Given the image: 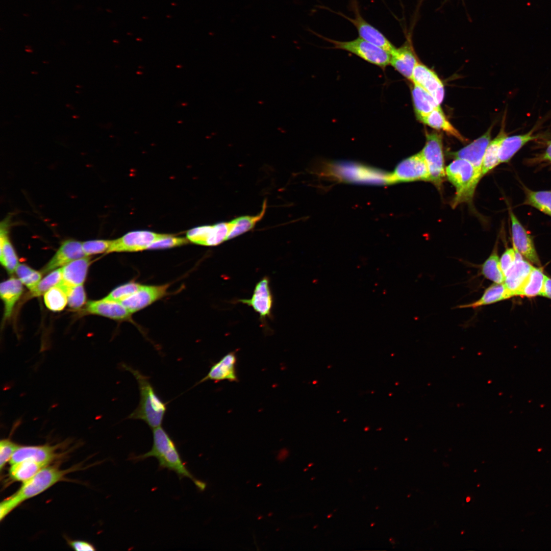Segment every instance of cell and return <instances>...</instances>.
I'll use <instances>...</instances> for the list:
<instances>
[{"label":"cell","instance_id":"30","mask_svg":"<svg viewBox=\"0 0 551 551\" xmlns=\"http://www.w3.org/2000/svg\"><path fill=\"white\" fill-rule=\"evenodd\" d=\"M420 121L431 128L441 130L462 142L466 141L459 132L447 119L440 107L434 110Z\"/></svg>","mask_w":551,"mask_h":551},{"label":"cell","instance_id":"21","mask_svg":"<svg viewBox=\"0 0 551 551\" xmlns=\"http://www.w3.org/2000/svg\"><path fill=\"white\" fill-rule=\"evenodd\" d=\"M85 311L90 314L101 315L116 320L129 321L131 319L132 314L121 303L104 298L88 302Z\"/></svg>","mask_w":551,"mask_h":551},{"label":"cell","instance_id":"45","mask_svg":"<svg viewBox=\"0 0 551 551\" xmlns=\"http://www.w3.org/2000/svg\"><path fill=\"white\" fill-rule=\"evenodd\" d=\"M19 505V503L13 495L2 502L0 504L1 520Z\"/></svg>","mask_w":551,"mask_h":551},{"label":"cell","instance_id":"42","mask_svg":"<svg viewBox=\"0 0 551 551\" xmlns=\"http://www.w3.org/2000/svg\"><path fill=\"white\" fill-rule=\"evenodd\" d=\"M188 241L187 238L168 235L153 242L149 245L148 249H165L179 246L187 244Z\"/></svg>","mask_w":551,"mask_h":551},{"label":"cell","instance_id":"4","mask_svg":"<svg viewBox=\"0 0 551 551\" xmlns=\"http://www.w3.org/2000/svg\"><path fill=\"white\" fill-rule=\"evenodd\" d=\"M445 174L456 188L452 207L455 208L463 203L470 202L480 181L471 163L465 159H455L445 168Z\"/></svg>","mask_w":551,"mask_h":551},{"label":"cell","instance_id":"9","mask_svg":"<svg viewBox=\"0 0 551 551\" xmlns=\"http://www.w3.org/2000/svg\"><path fill=\"white\" fill-rule=\"evenodd\" d=\"M352 8L354 13V18H350L340 12L338 14L355 27L360 38L383 48L391 54L396 47L384 34L362 17L356 0L352 1Z\"/></svg>","mask_w":551,"mask_h":551},{"label":"cell","instance_id":"36","mask_svg":"<svg viewBox=\"0 0 551 551\" xmlns=\"http://www.w3.org/2000/svg\"><path fill=\"white\" fill-rule=\"evenodd\" d=\"M44 302L50 310L55 312L62 311L68 303L67 293L58 284L44 294Z\"/></svg>","mask_w":551,"mask_h":551},{"label":"cell","instance_id":"33","mask_svg":"<svg viewBox=\"0 0 551 551\" xmlns=\"http://www.w3.org/2000/svg\"><path fill=\"white\" fill-rule=\"evenodd\" d=\"M525 198L523 204L532 206L551 216V191H533L524 188Z\"/></svg>","mask_w":551,"mask_h":551},{"label":"cell","instance_id":"41","mask_svg":"<svg viewBox=\"0 0 551 551\" xmlns=\"http://www.w3.org/2000/svg\"><path fill=\"white\" fill-rule=\"evenodd\" d=\"M112 240H93L82 242L83 251L87 256L107 252Z\"/></svg>","mask_w":551,"mask_h":551},{"label":"cell","instance_id":"17","mask_svg":"<svg viewBox=\"0 0 551 551\" xmlns=\"http://www.w3.org/2000/svg\"><path fill=\"white\" fill-rule=\"evenodd\" d=\"M87 256L84 253L82 242L75 240L63 242L56 254L42 270L43 273L51 272L61 266L76 259Z\"/></svg>","mask_w":551,"mask_h":551},{"label":"cell","instance_id":"8","mask_svg":"<svg viewBox=\"0 0 551 551\" xmlns=\"http://www.w3.org/2000/svg\"><path fill=\"white\" fill-rule=\"evenodd\" d=\"M168 235L148 231L129 232L123 236L112 240L106 253L134 252L148 249L149 245L153 242Z\"/></svg>","mask_w":551,"mask_h":551},{"label":"cell","instance_id":"31","mask_svg":"<svg viewBox=\"0 0 551 551\" xmlns=\"http://www.w3.org/2000/svg\"><path fill=\"white\" fill-rule=\"evenodd\" d=\"M267 208V201L264 200L262 210L254 216H242L230 221L231 230L228 240L237 237L253 229L264 216Z\"/></svg>","mask_w":551,"mask_h":551},{"label":"cell","instance_id":"37","mask_svg":"<svg viewBox=\"0 0 551 551\" xmlns=\"http://www.w3.org/2000/svg\"><path fill=\"white\" fill-rule=\"evenodd\" d=\"M62 280V268H58L52 271L40 280L34 289L31 290V296L37 297L44 294L51 288L57 285Z\"/></svg>","mask_w":551,"mask_h":551},{"label":"cell","instance_id":"19","mask_svg":"<svg viewBox=\"0 0 551 551\" xmlns=\"http://www.w3.org/2000/svg\"><path fill=\"white\" fill-rule=\"evenodd\" d=\"M515 251V262L506 274L504 282L511 297L517 296L534 267L530 262L525 260L518 252Z\"/></svg>","mask_w":551,"mask_h":551},{"label":"cell","instance_id":"28","mask_svg":"<svg viewBox=\"0 0 551 551\" xmlns=\"http://www.w3.org/2000/svg\"><path fill=\"white\" fill-rule=\"evenodd\" d=\"M505 119L499 133L488 144L483 160L482 166V177L494 169L499 163V152L503 140L508 135L505 130Z\"/></svg>","mask_w":551,"mask_h":551},{"label":"cell","instance_id":"3","mask_svg":"<svg viewBox=\"0 0 551 551\" xmlns=\"http://www.w3.org/2000/svg\"><path fill=\"white\" fill-rule=\"evenodd\" d=\"M324 172L328 177L344 183L379 185L395 184L392 172L352 161L328 163Z\"/></svg>","mask_w":551,"mask_h":551},{"label":"cell","instance_id":"26","mask_svg":"<svg viewBox=\"0 0 551 551\" xmlns=\"http://www.w3.org/2000/svg\"><path fill=\"white\" fill-rule=\"evenodd\" d=\"M8 220L3 221L0 230V261L8 272L12 274L18 265V260L9 237Z\"/></svg>","mask_w":551,"mask_h":551},{"label":"cell","instance_id":"27","mask_svg":"<svg viewBox=\"0 0 551 551\" xmlns=\"http://www.w3.org/2000/svg\"><path fill=\"white\" fill-rule=\"evenodd\" d=\"M411 94L415 114L419 120L440 107L430 93L417 84H414Z\"/></svg>","mask_w":551,"mask_h":551},{"label":"cell","instance_id":"29","mask_svg":"<svg viewBox=\"0 0 551 551\" xmlns=\"http://www.w3.org/2000/svg\"><path fill=\"white\" fill-rule=\"evenodd\" d=\"M511 297L504 283H494L489 286L477 300L458 306L459 308H476Z\"/></svg>","mask_w":551,"mask_h":551},{"label":"cell","instance_id":"2","mask_svg":"<svg viewBox=\"0 0 551 551\" xmlns=\"http://www.w3.org/2000/svg\"><path fill=\"white\" fill-rule=\"evenodd\" d=\"M122 367L130 372L136 379L140 395L137 407L127 418L142 420L152 429L161 426L167 411L168 403L163 400L157 394L148 377L124 363L122 364Z\"/></svg>","mask_w":551,"mask_h":551},{"label":"cell","instance_id":"40","mask_svg":"<svg viewBox=\"0 0 551 551\" xmlns=\"http://www.w3.org/2000/svg\"><path fill=\"white\" fill-rule=\"evenodd\" d=\"M68 305L74 309L83 306L86 302V293L83 285L72 286L67 291Z\"/></svg>","mask_w":551,"mask_h":551},{"label":"cell","instance_id":"10","mask_svg":"<svg viewBox=\"0 0 551 551\" xmlns=\"http://www.w3.org/2000/svg\"><path fill=\"white\" fill-rule=\"evenodd\" d=\"M394 183L429 181L427 166L420 152L400 162L392 172Z\"/></svg>","mask_w":551,"mask_h":551},{"label":"cell","instance_id":"34","mask_svg":"<svg viewBox=\"0 0 551 551\" xmlns=\"http://www.w3.org/2000/svg\"><path fill=\"white\" fill-rule=\"evenodd\" d=\"M545 276L542 268L534 267L517 295L527 297L540 295Z\"/></svg>","mask_w":551,"mask_h":551},{"label":"cell","instance_id":"7","mask_svg":"<svg viewBox=\"0 0 551 551\" xmlns=\"http://www.w3.org/2000/svg\"><path fill=\"white\" fill-rule=\"evenodd\" d=\"M442 135L436 132L426 134L425 145L420 152L429 173V181L440 188L445 174Z\"/></svg>","mask_w":551,"mask_h":551},{"label":"cell","instance_id":"18","mask_svg":"<svg viewBox=\"0 0 551 551\" xmlns=\"http://www.w3.org/2000/svg\"><path fill=\"white\" fill-rule=\"evenodd\" d=\"M237 357L235 352H230L219 361L214 363L211 366L207 375L202 379L198 384L207 381L218 382L227 380L229 382H238L236 371Z\"/></svg>","mask_w":551,"mask_h":551},{"label":"cell","instance_id":"43","mask_svg":"<svg viewBox=\"0 0 551 551\" xmlns=\"http://www.w3.org/2000/svg\"><path fill=\"white\" fill-rule=\"evenodd\" d=\"M20 445L9 439H4L0 442V469L2 471L10 461L13 455Z\"/></svg>","mask_w":551,"mask_h":551},{"label":"cell","instance_id":"49","mask_svg":"<svg viewBox=\"0 0 551 551\" xmlns=\"http://www.w3.org/2000/svg\"><path fill=\"white\" fill-rule=\"evenodd\" d=\"M288 455V451L286 450H282L279 453L277 459L279 461H283L287 458Z\"/></svg>","mask_w":551,"mask_h":551},{"label":"cell","instance_id":"22","mask_svg":"<svg viewBox=\"0 0 551 551\" xmlns=\"http://www.w3.org/2000/svg\"><path fill=\"white\" fill-rule=\"evenodd\" d=\"M240 301L252 306L261 318L269 316L272 305V298L268 279L265 277L256 285L251 299Z\"/></svg>","mask_w":551,"mask_h":551},{"label":"cell","instance_id":"20","mask_svg":"<svg viewBox=\"0 0 551 551\" xmlns=\"http://www.w3.org/2000/svg\"><path fill=\"white\" fill-rule=\"evenodd\" d=\"M390 55V64L404 77L411 81L413 69L418 62L409 37H407L402 46L396 48Z\"/></svg>","mask_w":551,"mask_h":551},{"label":"cell","instance_id":"32","mask_svg":"<svg viewBox=\"0 0 551 551\" xmlns=\"http://www.w3.org/2000/svg\"><path fill=\"white\" fill-rule=\"evenodd\" d=\"M47 465L31 460H24L11 464L9 475L14 481L24 483L33 477Z\"/></svg>","mask_w":551,"mask_h":551},{"label":"cell","instance_id":"47","mask_svg":"<svg viewBox=\"0 0 551 551\" xmlns=\"http://www.w3.org/2000/svg\"><path fill=\"white\" fill-rule=\"evenodd\" d=\"M540 295L551 299V278L545 276Z\"/></svg>","mask_w":551,"mask_h":551},{"label":"cell","instance_id":"5","mask_svg":"<svg viewBox=\"0 0 551 551\" xmlns=\"http://www.w3.org/2000/svg\"><path fill=\"white\" fill-rule=\"evenodd\" d=\"M316 35L333 44V48L351 53L382 68L390 65L391 55L389 52L360 37L350 41H341Z\"/></svg>","mask_w":551,"mask_h":551},{"label":"cell","instance_id":"23","mask_svg":"<svg viewBox=\"0 0 551 551\" xmlns=\"http://www.w3.org/2000/svg\"><path fill=\"white\" fill-rule=\"evenodd\" d=\"M535 129L520 135L507 136L503 140L499 152L500 163L508 162L525 144L538 138L534 134Z\"/></svg>","mask_w":551,"mask_h":551},{"label":"cell","instance_id":"35","mask_svg":"<svg viewBox=\"0 0 551 551\" xmlns=\"http://www.w3.org/2000/svg\"><path fill=\"white\" fill-rule=\"evenodd\" d=\"M481 273L485 278L494 283H504L505 276L500 266L497 245L482 265Z\"/></svg>","mask_w":551,"mask_h":551},{"label":"cell","instance_id":"16","mask_svg":"<svg viewBox=\"0 0 551 551\" xmlns=\"http://www.w3.org/2000/svg\"><path fill=\"white\" fill-rule=\"evenodd\" d=\"M58 445H20L9 462L11 465L28 460L48 465L58 457Z\"/></svg>","mask_w":551,"mask_h":551},{"label":"cell","instance_id":"13","mask_svg":"<svg viewBox=\"0 0 551 551\" xmlns=\"http://www.w3.org/2000/svg\"><path fill=\"white\" fill-rule=\"evenodd\" d=\"M170 284L161 285H142L132 295L120 303L133 314L165 296Z\"/></svg>","mask_w":551,"mask_h":551},{"label":"cell","instance_id":"24","mask_svg":"<svg viewBox=\"0 0 551 551\" xmlns=\"http://www.w3.org/2000/svg\"><path fill=\"white\" fill-rule=\"evenodd\" d=\"M22 283L19 279L11 278L0 285V295L4 304V319L12 315L15 304L22 291Z\"/></svg>","mask_w":551,"mask_h":551},{"label":"cell","instance_id":"12","mask_svg":"<svg viewBox=\"0 0 551 551\" xmlns=\"http://www.w3.org/2000/svg\"><path fill=\"white\" fill-rule=\"evenodd\" d=\"M230 230V221L221 222L190 229L187 232L186 236L189 241L195 244L215 246L228 240Z\"/></svg>","mask_w":551,"mask_h":551},{"label":"cell","instance_id":"14","mask_svg":"<svg viewBox=\"0 0 551 551\" xmlns=\"http://www.w3.org/2000/svg\"><path fill=\"white\" fill-rule=\"evenodd\" d=\"M492 127L482 136L458 151L451 152L450 156L455 159L468 161L473 166L477 177L482 178V166L486 149L491 141Z\"/></svg>","mask_w":551,"mask_h":551},{"label":"cell","instance_id":"1","mask_svg":"<svg viewBox=\"0 0 551 551\" xmlns=\"http://www.w3.org/2000/svg\"><path fill=\"white\" fill-rule=\"evenodd\" d=\"M153 444L150 450L144 454L131 456L134 461L143 460L149 457L156 458L160 469H167L175 472L180 479L187 478L192 481L201 491L205 490L207 484L195 478L183 461L177 445L169 434L161 426L153 429Z\"/></svg>","mask_w":551,"mask_h":551},{"label":"cell","instance_id":"25","mask_svg":"<svg viewBox=\"0 0 551 551\" xmlns=\"http://www.w3.org/2000/svg\"><path fill=\"white\" fill-rule=\"evenodd\" d=\"M90 265L88 256L76 259L62 268V280L64 284L75 286L83 285Z\"/></svg>","mask_w":551,"mask_h":551},{"label":"cell","instance_id":"6","mask_svg":"<svg viewBox=\"0 0 551 551\" xmlns=\"http://www.w3.org/2000/svg\"><path fill=\"white\" fill-rule=\"evenodd\" d=\"M73 470H61L46 466L28 481L22 483L19 489L13 494L20 504L34 497L56 484L65 480V475Z\"/></svg>","mask_w":551,"mask_h":551},{"label":"cell","instance_id":"39","mask_svg":"<svg viewBox=\"0 0 551 551\" xmlns=\"http://www.w3.org/2000/svg\"><path fill=\"white\" fill-rule=\"evenodd\" d=\"M141 286L134 281L129 282L114 289L104 299L120 303L136 293Z\"/></svg>","mask_w":551,"mask_h":551},{"label":"cell","instance_id":"48","mask_svg":"<svg viewBox=\"0 0 551 551\" xmlns=\"http://www.w3.org/2000/svg\"><path fill=\"white\" fill-rule=\"evenodd\" d=\"M541 159L551 164V140L547 142L546 147L541 156Z\"/></svg>","mask_w":551,"mask_h":551},{"label":"cell","instance_id":"44","mask_svg":"<svg viewBox=\"0 0 551 551\" xmlns=\"http://www.w3.org/2000/svg\"><path fill=\"white\" fill-rule=\"evenodd\" d=\"M515 259L516 251L513 247L507 249L502 255L499 263L505 276L514 263Z\"/></svg>","mask_w":551,"mask_h":551},{"label":"cell","instance_id":"15","mask_svg":"<svg viewBox=\"0 0 551 551\" xmlns=\"http://www.w3.org/2000/svg\"><path fill=\"white\" fill-rule=\"evenodd\" d=\"M411 81L430 93L439 104L444 96L443 84L438 76L424 65L418 62L412 73Z\"/></svg>","mask_w":551,"mask_h":551},{"label":"cell","instance_id":"46","mask_svg":"<svg viewBox=\"0 0 551 551\" xmlns=\"http://www.w3.org/2000/svg\"><path fill=\"white\" fill-rule=\"evenodd\" d=\"M69 546L77 551L95 550L94 546L90 543L83 540H72L68 542Z\"/></svg>","mask_w":551,"mask_h":551},{"label":"cell","instance_id":"11","mask_svg":"<svg viewBox=\"0 0 551 551\" xmlns=\"http://www.w3.org/2000/svg\"><path fill=\"white\" fill-rule=\"evenodd\" d=\"M509 214L511 220V236L514 249L529 262L540 266L541 262L532 237L510 208Z\"/></svg>","mask_w":551,"mask_h":551},{"label":"cell","instance_id":"38","mask_svg":"<svg viewBox=\"0 0 551 551\" xmlns=\"http://www.w3.org/2000/svg\"><path fill=\"white\" fill-rule=\"evenodd\" d=\"M15 272L19 280L30 291L35 288L41 279V272L24 264H19Z\"/></svg>","mask_w":551,"mask_h":551}]
</instances>
